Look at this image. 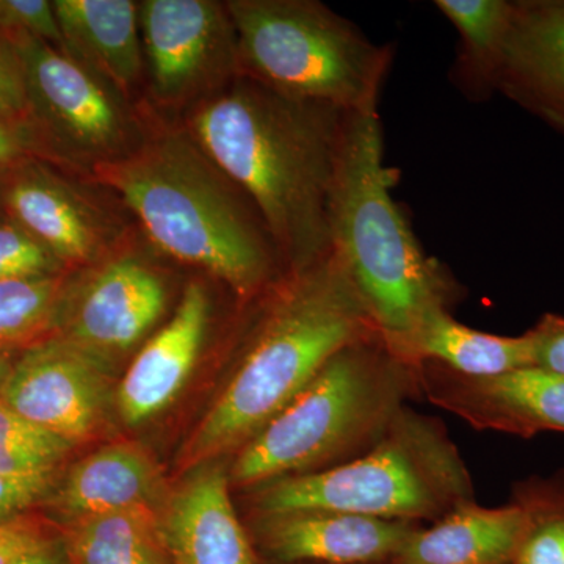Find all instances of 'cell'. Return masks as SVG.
I'll return each instance as SVG.
<instances>
[{
  "mask_svg": "<svg viewBox=\"0 0 564 564\" xmlns=\"http://www.w3.org/2000/svg\"><path fill=\"white\" fill-rule=\"evenodd\" d=\"M240 76L299 101L344 111L378 109L392 44L373 43L347 18L315 0L226 2Z\"/></svg>",
  "mask_w": 564,
  "mask_h": 564,
  "instance_id": "5b68a950",
  "label": "cell"
},
{
  "mask_svg": "<svg viewBox=\"0 0 564 564\" xmlns=\"http://www.w3.org/2000/svg\"><path fill=\"white\" fill-rule=\"evenodd\" d=\"M7 35L24 68L28 122L41 158L91 161L95 166L135 148L121 95L46 41L29 33Z\"/></svg>",
  "mask_w": 564,
  "mask_h": 564,
  "instance_id": "ba28073f",
  "label": "cell"
},
{
  "mask_svg": "<svg viewBox=\"0 0 564 564\" xmlns=\"http://www.w3.org/2000/svg\"><path fill=\"white\" fill-rule=\"evenodd\" d=\"M33 159H41V151L29 122L0 118V176Z\"/></svg>",
  "mask_w": 564,
  "mask_h": 564,
  "instance_id": "d6a6232c",
  "label": "cell"
},
{
  "mask_svg": "<svg viewBox=\"0 0 564 564\" xmlns=\"http://www.w3.org/2000/svg\"><path fill=\"white\" fill-rule=\"evenodd\" d=\"M272 295L239 369L185 445L187 469L243 447L337 352L380 334L333 251L285 273Z\"/></svg>",
  "mask_w": 564,
  "mask_h": 564,
  "instance_id": "3957f363",
  "label": "cell"
},
{
  "mask_svg": "<svg viewBox=\"0 0 564 564\" xmlns=\"http://www.w3.org/2000/svg\"><path fill=\"white\" fill-rule=\"evenodd\" d=\"M161 474L143 448L111 444L70 467L52 505L73 522L137 508H155Z\"/></svg>",
  "mask_w": 564,
  "mask_h": 564,
  "instance_id": "d6986e66",
  "label": "cell"
},
{
  "mask_svg": "<svg viewBox=\"0 0 564 564\" xmlns=\"http://www.w3.org/2000/svg\"><path fill=\"white\" fill-rule=\"evenodd\" d=\"M527 529L518 502L503 508L462 505L432 529L414 530L400 564H511Z\"/></svg>",
  "mask_w": 564,
  "mask_h": 564,
  "instance_id": "ffe728a7",
  "label": "cell"
},
{
  "mask_svg": "<svg viewBox=\"0 0 564 564\" xmlns=\"http://www.w3.org/2000/svg\"><path fill=\"white\" fill-rule=\"evenodd\" d=\"M68 551L76 564H172L158 508L73 522Z\"/></svg>",
  "mask_w": 564,
  "mask_h": 564,
  "instance_id": "603a6c76",
  "label": "cell"
},
{
  "mask_svg": "<svg viewBox=\"0 0 564 564\" xmlns=\"http://www.w3.org/2000/svg\"><path fill=\"white\" fill-rule=\"evenodd\" d=\"M434 6L458 32L452 84L469 101H488L497 95L513 0H436Z\"/></svg>",
  "mask_w": 564,
  "mask_h": 564,
  "instance_id": "7402d4cb",
  "label": "cell"
},
{
  "mask_svg": "<svg viewBox=\"0 0 564 564\" xmlns=\"http://www.w3.org/2000/svg\"><path fill=\"white\" fill-rule=\"evenodd\" d=\"M404 364L380 334L337 352L243 445L234 481L258 485L288 477L381 432L395 408Z\"/></svg>",
  "mask_w": 564,
  "mask_h": 564,
  "instance_id": "8992f818",
  "label": "cell"
},
{
  "mask_svg": "<svg viewBox=\"0 0 564 564\" xmlns=\"http://www.w3.org/2000/svg\"><path fill=\"white\" fill-rule=\"evenodd\" d=\"M66 291L63 274L0 282V351L46 337L57 325Z\"/></svg>",
  "mask_w": 564,
  "mask_h": 564,
  "instance_id": "cb8c5ba5",
  "label": "cell"
},
{
  "mask_svg": "<svg viewBox=\"0 0 564 564\" xmlns=\"http://www.w3.org/2000/svg\"><path fill=\"white\" fill-rule=\"evenodd\" d=\"M0 177H2V176H0Z\"/></svg>",
  "mask_w": 564,
  "mask_h": 564,
  "instance_id": "d590c367",
  "label": "cell"
},
{
  "mask_svg": "<svg viewBox=\"0 0 564 564\" xmlns=\"http://www.w3.org/2000/svg\"><path fill=\"white\" fill-rule=\"evenodd\" d=\"M527 529L511 564H564V474L525 485Z\"/></svg>",
  "mask_w": 564,
  "mask_h": 564,
  "instance_id": "d4e9b609",
  "label": "cell"
},
{
  "mask_svg": "<svg viewBox=\"0 0 564 564\" xmlns=\"http://www.w3.org/2000/svg\"><path fill=\"white\" fill-rule=\"evenodd\" d=\"M66 267L9 217L0 221V282L57 276Z\"/></svg>",
  "mask_w": 564,
  "mask_h": 564,
  "instance_id": "4316f807",
  "label": "cell"
},
{
  "mask_svg": "<svg viewBox=\"0 0 564 564\" xmlns=\"http://www.w3.org/2000/svg\"><path fill=\"white\" fill-rule=\"evenodd\" d=\"M497 95L564 137V0H513Z\"/></svg>",
  "mask_w": 564,
  "mask_h": 564,
  "instance_id": "4fadbf2b",
  "label": "cell"
},
{
  "mask_svg": "<svg viewBox=\"0 0 564 564\" xmlns=\"http://www.w3.org/2000/svg\"><path fill=\"white\" fill-rule=\"evenodd\" d=\"M54 543L39 519L20 514L0 521V564H17Z\"/></svg>",
  "mask_w": 564,
  "mask_h": 564,
  "instance_id": "f546056e",
  "label": "cell"
},
{
  "mask_svg": "<svg viewBox=\"0 0 564 564\" xmlns=\"http://www.w3.org/2000/svg\"><path fill=\"white\" fill-rule=\"evenodd\" d=\"M0 204L65 267L98 262L113 243L109 218L40 159L2 174Z\"/></svg>",
  "mask_w": 564,
  "mask_h": 564,
  "instance_id": "7c38bea8",
  "label": "cell"
},
{
  "mask_svg": "<svg viewBox=\"0 0 564 564\" xmlns=\"http://www.w3.org/2000/svg\"><path fill=\"white\" fill-rule=\"evenodd\" d=\"M55 473L35 475L0 474V521L24 514L50 497Z\"/></svg>",
  "mask_w": 564,
  "mask_h": 564,
  "instance_id": "4dcf8cb0",
  "label": "cell"
},
{
  "mask_svg": "<svg viewBox=\"0 0 564 564\" xmlns=\"http://www.w3.org/2000/svg\"><path fill=\"white\" fill-rule=\"evenodd\" d=\"M65 54L118 95L135 90L144 73L139 3L131 0H55Z\"/></svg>",
  "mask_w": 564,
  "mask_h": 564,
  "instance_id": "e0dca14e",
  "label": "cell"
},
{
  "mask_svg": "<svg viewBox=\"0 0 564 564\" xmlns=\"http://www.w3.org/2000/svg\"><path fill=\"white\" fill-rule=\"evenodd\" d=\"M109 364L57 336L36 340L14 359L0 400L33 425L76 444L101 417Z\"/></svg>",
  "mask_w": 564,
  "mask_h": 564,
  "instance_id": "30bf717a",
  "label": "cell"
},
{
  "mask_svg": "<svg viewBox=\"0 0 564 564\" xmlns=\"http://www.w3.org/2000/svg\"><path fill=\"white\" fill-rule=\"evenodd\" d=\"M210 302L204 285L192 282L176 313L133 359L118 388L122 421L140 425L162 413L191 377L209 323Z\"/></svg>",
  "mask_w": 564,
  "mask_h": 564,
  "instance_id": "5bb4252c",
  "label": "cell"
},
{
  "mask_svg": "<svg viewBox=\"0 0 564 564\" xmlns=\"http://www.w3.org/2000/svg\"><path fill=\"white\" fill-rule=\"evenodd\" d=\"M93 170L128 204L152 243L214 274L239 299L269 288L282 267L259 212L191 132L158 133Z\"/></svg>",
  "mask_w": 564,
  "mask_h": 564,
  "instance_id": "7a4b0ae2",
  "label": "cell"
},
{
  "mask_svg": "<svg viewBox=\"0 0 564 564\" xmlns=\"http://www.w3.org/2000/svg\"><path fill=\"white\" fill-rule=\"evenodd\" d=\"M464 474L429 430L403 423L370 454L323 473L278 478L259 496L263 514L337 511L391 521L432 518L462 496Z\"/></svg>",
  "mask_w": 564,
  "mask_h": 564,
  "instance_id": "52a82bcc",
  "label": "cell"
},
{
  "mask_svg": "<svg viewBox=\"0 0 564 564\" xmlns=\"http://www.w3.org/2000/svg\"><path fill=\"white\" fill-rule=\"evenodd\" d=\"M350 113L247 76L193 111V139L259 212L285 273L332 251L329 202Z\"/></svg>",
  "mask_w": 564,
  "mask_h": 564,
  "instance_id": "6da1fadb",
  "label": "cell"
},
{
  "mask_svg": "<svg viewBox=\"0 0 564 564\" xmlns=\"http://www.w3.org/2000/svg\"><path fill=\"white\" fill-rule=\"evenodd\" d=\"M0 31L29 33L65 52L54 3L47 0H0Z\"/></svg>",
  "mask_w": 564,
  "mask_h": 564,
  "instance_id": "83f0119b",
  "label": "cell"
},
{
  "mask_svg": "<svg viewBox=\"0 0 564 564\" xmlns=\"http://www.w3.org/2000/svg\"><path fill=\"white\" fill-rule=\"evenodd\" d=\"M141 46L152 93L181 104L220 91L240 76L236 29L226 3L144 0L139 3Z\"/></svg>",
  "mask_w": 564,
  "mask_h": 564,
  "instance_id": "9c48e42d",
  "label": "cell"
},
{
  "mask_svg": "<svg viewBox=\"0 0 564 564\" xmlns=\"http://www.w3.org/2000/svg\"><path fill=\"white\" fill-rule=\"evenodd\" d=\"M0 118L28 122L29 101L24 68L17 46L0 31Z\"/></svg>",
  "mask_w": 564,
  "mask_h": 564,
  "instance_id": "f1b7e54d",
  "label": "cell"
},
{
  "mask_svg": "<svg viewBox=\"0 0 564 564\" xmlns=\"http://www.w3.org/2000/svg\"><path fill=\"white\" fill-rule=\"evenodd\" d=\"M162 532L172 564H256L220 467H199L166 503Z\"/></svg>",
  "mask_w": 564,
  "mask_h": 564,
  "instance_id": "2e32d148",
  "label": "cell"
},
{
  "mask_svg": "<svg viewBox=\"0 0 564 564\" xmlns=\"http://www.w3.org/2000/svg\"><path fill=\"white\" fill-rule=\"evenodd\" d=\"M263 544L282 562L367 564L397 556L414 527L406 521L337 513L293 511L265 514Z\"/></svg>",
  "mask_w": 564,
  "mask_h": 564,
  "instance_id": "9a60e30c",
  "label": "cell"
},
{
  "mask_svg": "<svg viewBox=\"0 0 564 564\" xmlns=\"http://www.w3.org/2000/svg\"><path fill=\"white\" fill-rule=\"evenodd\" d=\"M533 367L564 375V317L544 314L532 329Z\"/></svg>",
  "mask_w": 564,
  "mask_h": 564,
  "instance_id": "1f68e13d",
  "label": "cell"
},
{
  "mask_svg": "<svg viewBox=\"0 0 564 564\" xmlns=\"http://www.w3.org/2000/svg\"><path fill=\"white\" fill-rule=\"evenodd\" d=\"M13 362L14 359L13 355H11V350L0 351V389H2L3 381H6Z\"/></svg>",
  "mask_w": 564,
  "mask_h": 564,
  "instance_id": "e575fe53",
  "label": "cell"
},
{
  "mask_svg": "<svg viewBox=\"0 0 564 564\" xmlns=\"http://www.w3.org/2000/svg\"><path fill=\"white\" fill-rule=\"evenodd\" d=\"M399 176L384 163L380 111H351L329 202V242L393 355L455 296L451 274L423 251L393 199Z\"/></svg>",
  "mask_w": 564,
  "mask_h": 564,
  "instance_id": "277c9868",
  "label": "cell"
},
{
  "mask_svg": "<svg viewBox=\"0 0 564 564\" xmlns=\"http://www.w3.org/2000/svg\"><path fill=\"white\" fill-rule=\"evenodd\" d=\"M165 282L137 256L102 262L69 299L66 291L57 336L109 364L132 350L165 313Z\"/></svg>",
  "mask_w": 564,
  "mask_h": 564,
  "instance_id": "8fae6325",
  "label": "cell"
},
{
  "mask_svg": "<svg viewBox=\"0 0 564 564\" xmlns=\"http://www.w3.org/2000/svg\"><path fill=\"white\" fill-rule=\"evenodd\" d=\"M397 356L406 362L433 359L466 378H492L533 367V339L529 332L521 336L478 332L440 310L426 315Z\"/></svg>",
  "mask_w": 564,
  "mask_h": 564,
  "instance_id": "44dd1931",
  "label": "cell"
},
{
  "mask_svg": "<svg viewBox=\"0 0 564 564\" xmlns=\"http://www.w3.org/2000/svg\"><path fill=\"white\" fill-rule=\"evenodd\" d=\"M475 425L532 437L564 433V375L524 367L492 378H466L447 397Z\"/></svg>",
  "mask_w": 564,
  "mask_h": 564,
  "instance_id": "ac0fdd59",
  "label": "cell"
},
{
  "mask_svg": "<svg viewBox=\"0 0 564 564\" xmlns=\"http://www.w3.org/2000/svg\"><path fill=\"white\" fill-rule=\"evenodd\" d=\"M73 443L33 425L0 400V474L55 473Z\"/></svg>",
  "mask_w": 564,
  "mask_h": 564,
  "instance_id": "484cf974",
  "label": "cell"
},
{
  "mask_svg": "<svg viewBox=\"0 0 564 564\" xmlns=\"http://www.w3.org/2000/svg\"><path fill=\"white\" fill-rule=\"evenodd\" d=\"M17 564H63L62 552L58 551L57 544L52 543Z\"/></svg>",
  "mask_w": 564,
  "mask_h": 564,
  "instance_id": "836d02e7",
  "label": "cell"
}]
</instances>
